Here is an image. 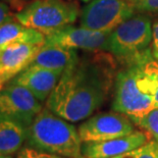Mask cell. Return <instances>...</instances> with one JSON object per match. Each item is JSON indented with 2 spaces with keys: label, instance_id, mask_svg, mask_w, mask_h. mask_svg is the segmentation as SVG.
Masks as SVG:
<instances>
[{
  "label": "cell",
  "instance_id": "6da1fadb",
  "mask_svg": "<svg viewBox=\"0 0 158 158\" xmlns=\"http://www.w3.org/2000/svg\"><path fill=\"white\" fill-rule=\"evenodd\" d=\"M112 84L110 59L78 57L63 70L45 107L70 123L82 122L103 105Z\"/></svg>",
  "mask_w": 158,
  "mask_h": 158
},
{
  "label": "cell",
  "instance_id": "7a4b0ae2",
  "mask_svg": "<svg viewBox=\"0 0 158 158\" xmlns=\"http://www.w3.org/2000/svg\"><path fill=\"white\" fill-rule=\"evenodd\" d=\"M157 60L148 49L137 58L124 63L114 80L113 111L137 119L156 108L154 101L155 65Z\"/></svg>",
  "mask_w": 158,
  "mask_h": 158
},
{
  "label": "cell",
  "instance_id": "3957f363",
  "mask_svg": "<svg viewBox=\"0 0 158 158\" xmlns=\"http://www.w3.org/2000/svg\"><path fill=\"white\" fill-rule=\"evenodd\" d=\"M27 146L69 158H82L78 129L44 107L28 129Z\"/></svg>",
  "mask_w": 158,
  "mask_h": 158
},
{
  "label": "cell",
  "instance_id": "277c9868",
  "mask_svg": "<svg viewBox=\"0 0 158 158\" xmlns=\"http://www.w3.org/2000/svg\"><path fill=\"white\" fill-rule=\"evenodd\" d=\"M79 15L78 5L66 0H34L15 13V19L45 36L73 23Z\"/></svg>",
  "mask_w": 158,
  "mask_h": 158
},
{
  "label": "cell",
  "instance_id": "5b68a950",
  "mask_svg": "<svg viewBox=\"0 0 158 158\" xmlns=\"http://www.w3.org/2000/svg\"><path fill=\"white\" fill-rule=\"evenodd\" d=\"M152 37L153 28L149 16L142 13L133 15L110 33L108 52L126 63L150 49Z\"/></svg>",
  "mask_w": 158,
  "mask_h": 158
},
{
  "label": "cell",
  "instance_id": "8992f818",
  "mask_svg": "<svg viewBox=\"0 0 158 158\" xmlns=\"http://www.w3.org/2000/svg\"><path fill=\"white\" fill-rule=\"evenodd\" d=\"M135 12L134 3L129 0H91L81 12L80 25L94 31L111 33Z\"/></svg>",
  "mask_w": 158,
  "mask_h": 158
},
{
  "label": "cell",
  "instance_id": "52a82bcc",
  "mask_svg": "<svg viewBox=\"0 0 158 158\" xmlns=\"http://www.w3.org/2000/svg\"><path fill=\"white\" fill-rule=\"evenodd\" d=\"M135 123L123 113L102 112L91 115L78 127L83 143L102 142L135 132Z\"/></svg>",
  "mask_w": 158,
  "mask_h": 158
},
{
  "label": "cell",
  "instance_id": "ba28073f",
  "mask_svg": "<svg viewBox=\"0 0 158 158\" xmlns=\"http://www.w3.org/2000/svg\"><path fill=\"white\" fill-rule=\"evenodd\" d=\"M41 103L25 87L9 82L0 91V117L13 119L29 127L43 109Z\"/></svg>",
  "mask_w": 158,
  "mask_h": 158
},
{
  "label": "cell",
  "instance_id": "9c48e42d",
  "mask_svg": "<svg viewBox=\"0 0 158 158\" xmlns=\"http://www.w3.org/2000/svg\"><path fill=\"white\" fill-rule=\"evenodd\" d=\"M110 33L94 31L84 27L69 25L55 33L45 36L46 46H59L85 51H108Z\"/></svg>",
  "mask_w": 158,
  "mask_h": 158
},
{
  "label": "cell",
  "instance_id": "30bf717a",
  "mask_svg": "<svg viewBox=\"0 0 158 158\" xmlns=\"http://www.w3.org/2000/svg\"><path fill=\"white\" fill-rule=\"evenodd\" d=\"M42 46L15 43L0 52V91L25 70L34 60Z\"/></svg>",
  "mask_w": 158,
  "mask_h": 158
},
{
  "label": "cell",
  "instance_id": "8fae6325",
  "mask_svg": "<svg viewBox=\"0 0 158 158\" xmlns=\"http://www.w3.org/2000/svg\"><path fill=\"white\" fill-rule=\"evenodd\" d=\"M149 141V135L135 131L127 136L114 138L102 142L83 143L82 155L85 158H112L137 149Z\"/></svg>",
  "mask_w": 158,
  "mask_h": 158
},
{
  "label": "cell",
  "instance_id": "7c38bea8",
  "mask_svg": "<svg viewBox=\"0 0 158 158\" xmlns=\"http://www.w3.org/2000/svg\"><path fill=\"white\" fill-rule=\"evenodd\" d=\"M62 73L31 64L10 82L25 87L40 102H44L54 90Z\"/></svg>",
  "mask_w": 158,
  "mask_h": 158
},
{
  "label": "cell",
  "instance_id": "4fadbf2b",
  "mask_svg": "<svg viewBox=\"0 0 158 158\" xmlns=\"http://www.w3.org/2000/svg\"><path fill=\"white\" fill-rule=\"evenodd\" d=\"M78 57V52L75 49L43 45L36 54L31 64L52 70L63 72Z\"/></svg>",
  "mask_w": 158,
  "mask_h": 158
},
{
  "label": "cell",
  "instance_id": "5bb4252c",
  "mask_svg": "<svg viewBox=\"0 0 158 158\" xmlns=\"http://www.w3.org/2000/svg\"><path fill=\"white\" fill-rule=\"evenodd\" d=\"M15 43L43 46L45 43V35L37 30L28 28L19 22L10 21L0 26V52L6 46Z\"/></svg>",
  "mask_w": 158,
  "mask_h": 158
},
{
  "label": "cell",
  "instance_id": "9a60e30c",
  "mask_svg": "<svg viewBox=\"0 0 158 158\" xmlns=\"http://www.w3.org/2000/svg\"><path fill=\"white\" fill-rule=\"evenodd\" d=\"M28 127L10 118L0 117V154L13 155L28 139Z\"/></svg>",
  "mask_w": 158,
  "mask_h": 158
},
{
  "label": "cell",
  "instance_id": "2e32d148",
  "mask_svg": "<svg viewBox=\"0 0 158 158\" xmlns=\"http://www.w3.org/2000/svg\"><path fill=\"white\" fill-rule=\"evenodd\" d=\"M133 123L136 126L143 129L153 140L158 142V108H154L145 115L134 119Z\"/></svg>",
  "mask_w": 158,
  "mask_h": 158
},
{
  "label": "cell",
  "instance_id": "e0dca14e",
  "mask_svg": "<svg viewBox=\"0 0 158 158\" xmlns=\"http://www.w3.org/2000/svg\"><path fill=\"white\" fill-rule=\"evenodd\" d=\"M133 158H158V142L149 140L144 145L131 151Z\"/></svg>",
  "mask_w": 158,
  "mask_h": 158
},
{
  "label": "cell",
  "instance_id": "ac0fdd59",
  "mask_svg": "<svg viewBox=\"0 0 158 158\" xmlns=\"http://www.w3.org/2000/svg\"><path fill=\"white\" fill-rule=\"evenodd\" d=\"M18 158H69V157L44 152V151L35 149V148L26 145L23 146L22 149L18 152Z\"/></svg>",
  "mask_w": 158,
  "mask_h": 158
},
{
  "label": "cell",
  "instance_id": "d6986e66",
  "mask_svg": "<svg viewBox=\"0 0 158 158\" xmlns=\"http://www.w3.org/2000/svg\"><path fill=\"white\" fill-rule=\"evenodd\" d=\"M136 11L158 15V0H139L134 3Z\"/></svg>",
  "mask_w": 158,
  "mask_h": 158
},
{
  "label": "cell",
  "instance_id": "ffe728a7",
  "mask_svg": "<svg viewBox=\"0 0 158 158\" xmlns=\"http://www.w3.org/2000/svg\"><path fill=\"white\" fill-rule=\"evenodd\" d=\"M10 21H13V16L11 15L8 5L5 2L0 0V26Z\"/></svg>",
  "mask_w": 158,
  "mask_h": 158
},
{
  "label": "cell",
  "instance_id": "44dd1931",
  "mask_svg": "<svg viewBox=\"0 0 158 158\" xmlns=\"http://www.w3.org/2000/svg\"><path fill=\"white\" fill-rule=\"evenodd\" d=\"M152 55L158 61V22L153 26L152 37Z\"/></svg>",
  "mask_w": 158,
  "mask_h": 158
},
{
  "label": "cell",
  "instance_id": "7402d4cb",
  "mask_svg": "<svg viewBox=\"0 0 158 158\" xmlns=\"http://www.w3.org/2000/svg\"><path fill=\"white\" fill-rule=\"evenodd\" d=\"M154 101L155 106L158 108V61L155 65V90H154Z\"/></svg>",
  "mask_w": 158,
  "mask_h": 158
},
{
  "label": "cell",
  "instance_id": "603a6c76",
  "mask_svg": "<svg viewBox=\"0 0 158 158\" xmlns=\"http://www.w3.org/2000/svg\"><path fill=\"white\" fill-rule=\"evenodd\" d=\"M1 1L8 3V4H11V5H16V4H19V3L23 1H25V0H1Z\"/></svg>",
  "mask_w": 158,
  "mask_h": 158
},
{
  "label": "cell",
  "instance_id": "cb8c5ba5",
  "mask_svg": "<svg viewBox=\"0 0 158 158\" xmlns=\"http://www.w3.org/2000/svg\"><path fill=\"white\" fill-rule=\"evenodd\" d=\"M82 158H85V157H82ZM112 158H133V156H132V154H131V152H129V153L123 154V155H119V156L112 157Z\"/></svg>",
  "mask_w": 158,
  "mask_h": 158
},
{
  "label": "cell",
  "instance_id": "d4e9b609",
  "mask_svg": "<svg viewBox=\"0 0 158 158\" xmlns=\"http://www.w3.org/2000/svg\"><path fill=\"white\" fill-rule=\"evenodd\" d=\"M0 158H13L12 155H6V154H0Z\"/></svg>",
  "mask_w": 158,
  "mask_h": 158
},
{
  "label": "cell",
  "instance_id": "484cf974",
  "mask_svg": "<svg viewBox=\"0 0 158 158\" xmlns=\"http://www.w3.org/2000/svg\"><path fill=\"white\" fill-rule=\"evenodd\" d=\"M129 1H131L132 3H135V2H137V1H139V0H129Z\"/></svg>",
  "mask_w": 158,
  "mask_h": 158
},
{
  "label": "cell",
  "instance_id": "4316f807",
  "mask_svg": "<svg viewBox=\"0 0 158 158\" xmlns=\"http://www.w3.org/2000/svg\"><path fill=\"white\" fill-rule=\"evenodd\" d=\"M82 1H84V2H89V1H91V0H82Z\"/></svg>",
  "mask_w": 158,
  "mask_h": 158
}]
</instances>
